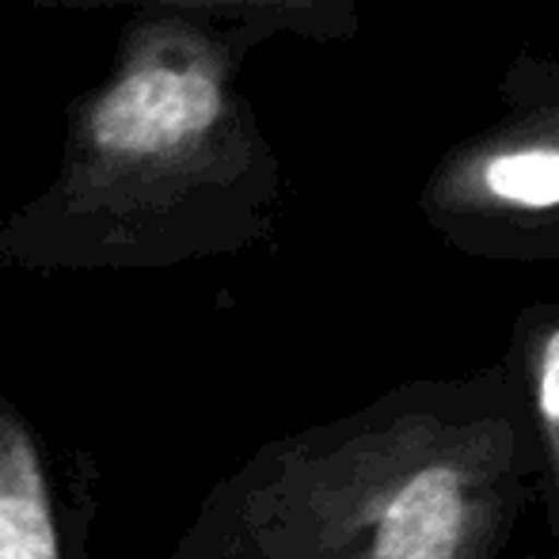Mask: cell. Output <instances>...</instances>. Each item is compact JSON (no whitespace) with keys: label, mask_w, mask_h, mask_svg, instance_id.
I'll return each mask as SVG.
<instances>
[{"label":"cell","mask_w":559,"mask_h":559,"mask_svg":"<svg viewBox=\"0 0 559 559\" xmlns=\"http://www.w3.org/2000/svg\"><path fill=\"white\" fill-rule=\"evenodd\" d=\"M243 38L138 20L111 84L69 118L50 191L0 225V266H171L240 240L263 168V141L228 88Z\"/></svg>","instance_id":"cell-1"},{"label":"cell","mask_w":559,"mask_h":559,"mask_svg":"<svg viewBox=\"0 0 559 559\" xmlns=\"http://www.w3.org/2000/svg\"><path fill=\"white\" fill-rule=\"evenodd\" d=\"M88 518H69L43 438L0 392V559H84Z\"/></svg>","instance_id":"cell-2"},{"label":"cell","mask_w":559,"mask_h":559,"mask_svg":"<svg viewBox=\"0 0 559 559\" xmlns=\"http://www.w3.org/2000/svg\"><path fill=\"white\" fill-rule=\"evenodd\" d=\"M464 533L468 495L461 476L449 468H423L384 502L369 559H456Z\"/></svg>","instance_id":"cell-3"},{"label":"cell","mask_w":559,"mask_h":559,"mask_svg":"<svg viewBox=\"0 0 559 559\" xmlns=\"http://www.w3.org/2000/svg\"><path fill=\"white\" fill-rule=\"evenodd\" d=\"M484 187L491 199L522 210L559 206V145H525L495 153L484 164Z\"/></svg>","instance_id":"cell-4"},{"label":"cell","mask_w":559,"mask_h":559,"mask_svg":"<svg viewBox=\"0 0 559 559\" xmlns=\"http://www.w3.org/2000/svg\"><path fill=\"white\" fill-rule=\"evenodd\" d=\"M43 4H115V0H43ZM164 8H187L194 15H217V20H236V23H266L263 15H278L282 0H153Z\"/></svg>","instance_id":"cell-5"},{"label":"cell","mask_w":559,"mask_h":559,"mask_svg":"<svg viewBox=\"0 0 559 559\" xmlns=\"http://www.w3.org/2000/svg\"><path fill=\"white\" fill-rule=\"evenodd\" d=\"M537 396H540V415H545L548 430H552L559 442V328L545 338V350H540Z\"/></svg>","instance_id":"cell-6"}]
</instances>
